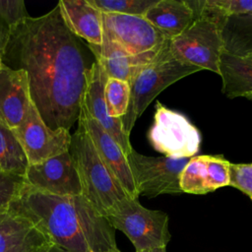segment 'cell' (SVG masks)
Masks as SVG:
<instances>
[{"label": "cell", "mask_w": 252, "mask_h": 252, "mask_svg": "<svg viewBox=\"0 0 252 252\" xmlns=\"http://www.w3.org/2000/svg\"><path fill=\"white\" fill-rule=\"evenodd\" d=\"M94 60L67 28L58 6L16 25L2 54L5 66L27 74L32 101L52 130L70 131L78 122Z\"/></svg>", "instance_id": "1"}, {"label": "cell", "mask_w": 252, "mask_h": 252, "mask_svg": "<svg viewBox=\"0 0 252 252\" xmlns=\"http://www.w3.org/2000/svg\"><path fill=\"white\" fill-rule=\"evenodd\" d=\"M9 210L30 220L53 244L69 252L117 247L115 229L82 195L58 196L24 184Z\"/></svg>", "instance_id": "2"}, {"label": "cell", "mask_w": 252, "mask_h": 252, "mask_svg": "<svg viewBox=\"0 0 252 252\" xmlns=\"http://www.w3.org/2000/svg\"><path fill=\"white\" fill-rule=\"evenodd\" d=\"M188 2L196 18L183 32L169 39L170 50L183 63L220 75L224 49L221 31L226 19L206 0Z\"/></svg>", "instance_id": "3"}, {"label": "cell", "mask_w": 252, "mask_h": 252, "mask_svg": "<svg viewBox=\"0 0 252 252\" xmlns=\"http://www.w3.org/2000/svg\"><path fill=\"white\" fill-rule=\"evenodd\" d=\"M69 152L79 174L82 196L100 215L105 217L120 202L130 197L98 156L80 120L71 136Z\"/></svg>", "instance_id": "4"}, {"label": "cell", "mask_w": 252, "mask_h": 252, "mask_svg": "<svg viewBox=\"0 0 252 252\" xmlns=\"http://www.w3.org/2000/svg\"><path fill=\"white\" fill-rule=\"evenodd\" d=\"M199 71H201L199 68L175 58L167 39L156 56L142 67L129 83L131 92L128 110L121 118L126 134L130 136L136 121L161 91Z\"/></svg>", "instance_id": "5"}, {"label": "cell", "mask_w": 252, "mask_h": 252, "mask_svg": "<svg viewBox=\"0 0 252 252\" xmlns=\"http://www.w3.org/2000/svg\"><path fill=\"white\" fill-rule=\"evenodd\" d=\"M105 218L114 229L128 237L136 252L166 247L171 238L168 215L159 210L145 208L139 198L123 200Z\"/></svg>", "instance_id": "6"}, {"label": "cell", "mask_w": 252, "mask_h": 252, "mask_svg": "<svg viewBox=\"0 0 252 252\" xmlns=\"http://www.w3.org/2000/svg\"><path fill=\"white\" fill-rule=\"evenodd\" d=\"M148 139L158 153L171 158H191L200 150L201 134L182 113L156 103L154 122Z\"/></svg>", "instance_id": "7"}, {"label": "cell", "mask_w": 252, "mask_h": 252, "mask_svg": "<svg viewBox=\"0 0 252 252\" xmlns=\"http://www.w3.org/2000/svg\"><path fill=\"white\" fill-rule=\"evenodd\" d=\"M127 159L139 196L155 198L161 194L182 193L180 174L190 158L148 157L133 149Z\"/></svg>", "instance_id": "8"}, {"label": "cell", "mask_w": 252, "mask_h": 252, "mask_svg": "<svg viewBox=\"0 0 252 252\" xmlns=\"http://www.w3.org/2000/svg\"><path fill=\"white\" fill-rule=\"evenodd\" d=\"M12 130L27 156L29 164L39 163L69 151L72 136L70 131L47 127L32 101L23 122Z\"/></svg>", "instance_id": "9"}, {"label": "cell", "mask_w": 252, "mask_h": 252, "mask_svg": "<svg viewBox=\"0 0 252 252\" xmlns=\"http://www.w3.org/2000/svg\"><path fill=\"white\" fill-rule=\"evenodd\" d=\"M102 35L131 54L157 50L169 38L143 16L101 13Z\"/></svg>", "instance_id": "10"}, {"label": "cell", "mask_w": 252, "mask_h": 252, "mask_svg": "<svg viewBox=\"0 0 252 252\" xmlns=\"http://www.w3.org/2000/svg\"><path fill=\"white\" fill-rule=\"evenodd\" d=\"M25 184L41 192L58 196L82 195L74 159L69 151L36 164H29Z\"/></svg>", "instance_id": "11"}, {"label": "cell", "mask_w": 252, "mask_h": 252, "mask_svg": "<svg viewBox=\"0 0 252 252\" xmlns=\"http://www.w3.org/2000/svg\"><path fill=\"white\" fill-rule=\"evenodd\" d=\"M107 76L99 63L94 60L87 76L86 88L83 95L82 105L88 113L119 144L126 157L131 153L133 147L130 136L124 130L122 120L109 116L104 100L103 89Z\"/></svg>", "instance_id": "12"}, {"label": "cell", "mask_w": 252, "mask_h": 252, "mask_svg": "<svg viewBox=\"0 0 252 252\" xmlns=\"http://www.w3.org/2000/svg\"><path fill=\"white\" fill-rule=\"evenodd\" d=\"M85 126L98 156L110 169L126 193L139 198L127 157L119 144L81 105L79 119Z\"/></svg>", "instance_id": "13"}, {"label": "cell", "mask_w": 252, "mask_h": 252, "mask_svg": "<svg viewBox=\"0 0 252 252\" xmlns=\"http://www.w3.org/2000/svg\"><path fill=\"white\" fill-rule=\"evenodd\" d=\"M229 166L222 156L193 157L180 174V189L189 194H206L229 186Z\"/></svg>", "instance_id": "14"}, {"label": "cell", "mask_w": 252, "mask_h": 252, "mask_svg": "<svg viewBox=\"0 0 252 252\" xmlns=\"http://www.w3.org/2000/svg\"><path fill=\"white\" fill-rule=\"evenodd\" d=\"M53 242L30 220L10 210L0 215V252H48Z\"/></svg>", "instance_id": "15"}, {"label": "cell", "mask_w": 252, "mask_h": 252, "mask_svg": "<svg viewBox=\"0 0 252 252\" xmlns=\"http://www.w3.org/2000/svg\"><path fill=\"white\" fill-rule=\"evenodd\" d=\"M32 98L27 74L5 65L0 69V122L17 128L27 116Z\"/></svg>", "instance_id": "16"}, {"label": "cell", "mask_w": 252, "mask_h": 252, "mask_svg": "<svg viewBox=\"0 0 252 252\" xmlns=\"http://www.w3.org/2000/svg\"><path fill=\"white\" fill-rule=\"evenodd\" d=\"M163 45V44H162ZM107 78H115L130 83L138 71L148 64L160 49L131 54L115 41L102 35L100 45H88Z\"/></svg>", "instance_id": "17"}, {"label": "cell", "mask_w": 252, "mask_h": 252, "mask_svg": "<svg viewBox=\"0 0 252 252\" xmlns=\"http://www.w3.org/2000/svg\"><path fill=\"white\" fill-rule=\"evenodd\" d=\"M67 28L93 45L102 42L101 12L88 0H60L57 4Z\"/></svg>", "instance_id": "18"}, {"label": "cell", "mask_w": 252, "mask_h": 252, "mask_svg": "<svg viewBox=\"0 0 252 252\" xmlns=\"http://www.w3.org/2000/svg\"><path fill=\"white\" fill-rule=\"evenodd\" d=\"M144 17L170 39L183 32L194 22L196 15L188 1L157 0Z\"/></svg>", "instance_id": "19"}, {"label": "cell", "mask_w": 252, "mask_h": 252, "mask_svg": "<svg viewBox=\"0 0 252 252\" xmlns=\"http://www.w3.org/2000/svg\"><path fill=\"white\" fill-rule=\"evenodd\" d=\"M222 94L228 98L252 94V55L236 56L223 52L220 62Z\"/></svg>", "instance_id": "20"}, {"label": "cell", "mask_w": 252, "mask_h": 252, "mask_svg": "<svg viewBox=\"0 0 252 252\" xmlns=\"http://www.w3.org/2000/svg\"><path fill=\"white\" fill-rule=\"evenodd\" d=\"M223 52L236 55H252V12L229 17L222 27Z\"/></svg>", "instance_id": "21"}, {"label": "cell", "mask_w": 252, "mask_h": 252, "mask_svg": "<svg viewBox=\"0 0 252 252\" xmlns=\"http://www.w3.org/2000/svg\"><path fill=\"white\" fill-rule=\"evenodd\" d=\"M28 167L27 156L14 131L0 122V171L24 178Z\"/></svg>", "instance_id": "22"}, {"label": "cell", "mask_w": 252, "mask_h": 252, "mask_svg": "<svg viewBox=\"0 0 252 252\" xmlns=\"http://www.w3.org/2000/svg\"><path fill=\"white\" fill-rule=\"evenodd\" d=\"M130 84L128 82L107 78L104 84L103 94L109 116L122 118L126 115L130 100Z\"/></svg>", "instance_id": "23"}, {"label": "cell", "mask_w": 252, "mask_h": 252, "mask_svg": "<svg viewBox=\"0 0 252 252\" xmlns=\"http://www.w3.org/2000/svg\"><path fill=\"white\" fill-rule=\"evenodd\" d=\"M101 13L143 16L157 0H88Z\"/></svg>", "instance_id": "24"}, {"label": "cell", "mask_w": 252, "mask_h": 252, "mask_svg": "<svg viewBox=\"0 0 252 252\" xmlns=\"http://www.w3.org/2000/svg\"><path fill=\"white\" fill-rule=\"evenodd\" d=\"M24 184L23 177L0 171V215L9 210Z\"/></svg>", "instance_id": "25"}, {"label": "cell", "mask_w": 252, "mask_h": 252, "mask_svg": "<svg viewBox=\"0 0 252 252\" xmlns=\"http://www.w3.org/2000/svg\"><path fill=\"white\" fill-rule=\"evenodd\" d=\"M30 17L23 0H0V21L12 30L16 25Z\"/></svg>", "instance_id": "26"}, {"label": "cell", "mask_w": 252, "mask_h": 252, "mask_svg": "<svg viewBox=\"0 0 252 252\" xmlns=\"http://www.w3.org/2000/svg\"><path fill=\"white\" fill-rule=\"evenodd\" d=\"M229 174V186L240 190L252 200V163L230 162Z\"/></svg>", "instance_id": "27"}, {"label": "cell", "mask_w": 252, "mask_h": 252, "mask_svg": "<svg viewBox=\"0 0 252 252\" xmlns=\"http://www.w3.org/2000/svg\"><path fill=\"white\" fill-rule=\"evenodd\" d=\"M206 2L225 19L252 12V0H206Z\"/></svg>", "instance_id": "28"}, {"label": "cell", "mask_w": 252, "mask_h": 252, "mask_svg": "<svg viewBox=\"0 0 252 252\" xmlns=\"http://www.w3.org/2000/svg\"><path fill=\"white\" fill-rule=\"evenodd\" d=\"M11 33V30H9L1 21H0V54L2 57V54L4 52L5 46L7 44V41L9 39Z\"/></svg>", "instance_id": "29"}, {"label": "cell", "mask_w": 252, "mask_h": 252, "mask_svg": "<svg viewBox=\"0 0 252 252\" xmlns=\"http://www.w3.org/2000/svg\"><path fill=\"white\" fill-rule=\"evenodd\" d=\"M48 252H69V251L60 247V246H58V245L53 244V246L48 250Z\"/></svg>", "instance_id": "30"}, {"label": "cell", "mask_w": 252, "mask_h": 252, "mask_svg": "<svg viewBox=\"0 0 252 252\" xmlns=\"http://www.w3.org/2000/svg\"><path fill=\"white\" fill-rule=\"evenodd\" d=\"M146 252H166V247H162V248H157V249H153V250H149Z\"/></svg>", "instance_id": "31"}, {"label": "cell", "mask_w": 252, "mask_h": 252, "mask_svg": "<svg viewBox=\"0 0 252 252\" xmlns=\"http://www.w3.org/2000/svg\"><path fill=\"white\" fill-rule=\"evenodd\" d=\"M105 252H121L117 247H115V248H112V249H109V250H107V251H105Z\"/></svg>", "instance_id": "32"}, {"label": "cell", "mask_w": 252, "mask_h": 252, "mask_svg": "<svg viewBox=\"0 0 252 252\" xmlns=\"http://www.w3.org/2000/svg\"><path fill=\"white\" fill-rule=\"evenodd\" d=\"M3 62H2V57H1V54H0V69L3 67Z\"/></svg>", "instance_id": "33"}, {"label": "cell", "mask_w": 252, "mask_h": 252, "mask_svg": "<svg viewBox=\"0 0 252 252\" xmlns=\"http://www.w3.org/2000/svg\"><path fill=\"white\" fill-rule=\"evenodd\" d=\"M246 98H248L250 101H252V94H250V95H248V96H246Z\"/></svg>", "instance_id": "34"}]
</instances>
